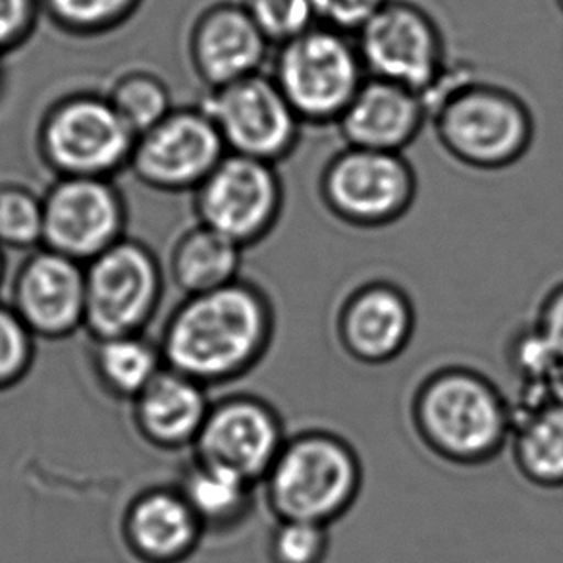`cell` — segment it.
I'll return each instance as SVG.
<instances>
[{
	"label": "cell",
	"instance_id": "obj_20",
	"mask_svg": "<svg viewBox=\"0 0 563 563\" xmlns=\"http://www.w3.org/2000/svg\"><path fill=\"white\" fill-rule=\"evenodd\" d=\"M427 122L429 112L421 95L394 81L367 76L336 125L345 145L404 153Z\"/></svg>",
	"mask_w": 563,
	"mask_h": 563
},
{
	"label": "cell",
	"instance_id": "obj_4",
	"mask_svg": "<svg viewBox=\"0 0 563 563\" xmlns=\"http://www.w3.org/2000/svg\"><path fill=\"white\" fill-rule=\"evenodd\" d=\"M442 150L477 170H504L531 150L534 118L511 89L467 71L429 112Z\"/></svg>",
	"mask_w": 563,
	"mask_h": 563
},
{
	"label": "cell",
	"instance_id": "obj_23",
	"mask_svg": "<svg viewBox=\"0 0 563 563\" xmlns=\"http://www.w3.org/2000/svg\"><path fill=\"white\" fill-rule=\"evenodd\" d=\"M243 247L212 228L197 222L181 232L168 257L174 286L188 298L219 290L242 278Z\"/></svg>",
	"mask_w": 563,
	"mask_h": 563
},
{
	"label": "cell",
	"instance_id": "obj_9",
	"mask_svg": "<svg viewBox=\"0 0 563 563\" xmlns=\"http://www.w3.org/2000/svg\"><path fill=\"white\" fill-rule=\"evenodd\" d=\"M199 107L217 125L228 153L278 165L298 147L303 122L271 74L257 71L209 89Z\"/></svg>",
	"mask_w": 563,
	"mask_h": 563
},
{
	"label": "cell",
	"instance_id": "obj_17",
	"mask_svg": "<svg viewBox=\"0 0 563 563\" xmlns=\"http://www.w3.org/2000/svg\"><path fill=\"white\" fill-rule=\"evenodd\" d=\"M120 537L140 563H186L203 544L205 532L178 485H157L125 504Z\"/></svg>",
	"mask_w": 563,
	"mask_h": 563
},
{
	"label": "cell",
	"instance_id": "obj_25",
	"mask_svg": "<svg viewBox=\"0 0 563 563\" xmlns=\"http://www.w3.org/2000/svg\"><path fill=\"white\" fill-rule=\"evenodd\" d=\"M109 101L135 135L147 132L174 109L165 79L155 71H122L110 86Z\"/></svg>",
	"mask_w": 563,
	"mask_h": 563
},
{
	"label": "cell",
	"instance_id": "obj_19",
	"mask_svg": "<svg viewBox=\"0 0 563 563\" xmlns=\"http://www.w3.org/2000/svg\"><path fill=\"white\" fill-rule=\"evenodd\" d=\"M511 404L509 455L517 473L542 490L563 488V378L527 386Z\"/></svg>",
	"mask_w": 563,
	"mask_h": 563
},
{
	"label": "cell",
	"instance_id": "obj_22",
	"mask_svg": "<svg viewBox=\"0 0 563 563\" xmlns=\"http://www.w3.org/2000/svg\"><path fill=\"white\" fill-rule=\"evenodd\" d=\"M176 485L203 527L205 539L232 537L255 514L258 485L196 457H189Z\"/></svg>",
	"mask_w": 563,
	"mask_h": 563
},
{
	"label": "cell",
	"instance_id": "obj_27",
	"mask_svg": "<svg viewBox=\"0 0 563 563\" xmlns=\"http://www.w3.org/2000/svg\"><path fill=\"white\" fill-rule=\"evenodd\" d=\"M43 242V196L22 181L0 180V247L35 250Z\"/></svg>",
	"mask_w": 563,
	"mask_h": 563
},
{
	"label": "cell",
	"instance_id": "obj_15",
	"mask_svg": "<svg viewBox=\"0 0 563 563\" xmlns=\"http://www.w3.org/2000/svg\"><path fill=\"white\" fill-rule=\"evenodd\" d=\"M9 306L37 340L58 342L86 324V265L40 247L18 266Z\"/></svg>",
	"mask_w": 563,
	"mask_h": 563
},
{
	"label": "cell",
	"instance_id": "obj_28",
	"mask_svg": "<svg viewBox=\"0 0 563 563\" xmlns=\"http://www.w3.org/2000/svg\"><path fill=\"white\" fill-rule=\"evenodd\" d=\"M330 552V527L298 519H274L266 539L268 563H324Z\"/></svg>",
	"mask_w": 563,
	"mask_h": 563
},
{
	"label": "cell",
	"instance_id": "obj_16",
	"mask_svg": "<svg viewBox=\"0 0 563 563\" xmlns=\"http://www.w3.org/2000/svg\"><path fill=\"white\" fill-rule=\"evenodd\" d=\"M417 327L413 299L396 282L368 280L345 294L336 309L334 334L350 360L383 367L411 344Z\"/></svg>",
	"mask_w": 563,
	"mask_h": 563
},
{
	"label": "cell",
	"instance_id": "obj_7",
	"mask_svg": "<svg viewBox=\"0 0 563 563\" xmlns=\"http://www.w3.org/2000/svg\"><path fill=\"white\" fill-rule=\"evenodd\" d=\"M165 296L157 255L140 240L122 238L86 265L87 336L145 334Z\"/></svg>",
	"mask_w": 563,
	"mask_h": 563
},
{
	"label": "cell",
	"instance_id": "obj_24",
	"mask_svg": "<svg viewBox=\"0 0 563 563\" xmlns=\"http://www.w3.org/2000/svg\"><path fill=\"white\" fill-rule=\"evenodd\" d=\"M89 368L109 398L132 404L166 367L158 340L147 334L89 338Z\"/></svg>",
	"mask_w": 563,
	"mask_h": 563
},
{
	"label": "cell",
	"instance_id": "obj_14",
	"mask_svg": "<svg viewBox=\"0 0 563 563\" xmlns=\"http://www.w3.org/2000/svg\"><path fill=\"white\" fill-rule=\"evenodd\" d=\"M124 196L110 178H56L43 194V242L81 265L125 238Z\"/></svg>",
	"mask_w": 563,
	"mask_h": 563
},
{
	"label": "cell",
	"instance_id": "obj_11",
	"mask_svg": "<svg viewBox=\"0 0 563 563\" xmlns=\"http://www.w3.org/2000/svg\"><path fill=\"white\" fill-rule=\"evenodd\" d=\"M197 222L240 247L263 242L280 220L284 186L276 165L227 153L194 191Z\"/></svg>",
	"mask_w": 563,
	"mask_h": 563
},
{
	"label": "cell",
	"instance_id": "obj_8",
	"mask_svg": "<svg viewBox=\"0 0 563 563\" xmlns=\"http://www.w3.org/2000/svg\"><path fill=\"white\" fill-rule=\"evenodd\" d=\"M319 196L344 224L390 227L415 203L417 174L404 153L345 145L322 166Z\"/></svg>",
	"mask_w": 563,
	"mask_h": 563
},
{
	"label": "cell",
	"instance_id": "obj_33",
	"mask_svg": "<svg viewBox=\"0 0 563 563\" xmlns=\"http://www.w3.org/2000/svg\"><path fill=\"white\" fill-rule=\"evenodd\" d=\"M532 324L539 330L550 352L554 353L555 360L563 365V282L555 284L542 298Z\"/></svg>",
	"mask_w": 563,
	"mask_h": 563
},
{
	"label": "cell",
	"instance_id": "obj_31",
	"mask_svg": "<svg viewBox=\"0 0 563 563\" xmlns=\"http://www.w3.org/2000/svg\"><path fill=\"white\" fill-rule=\"evenodd\" d=\"M41 12V0H0V58L32 40Z\"/></svg>",
	"mask_w": 563,
	"mask_h": 563
},
{
	"label": "cell",
	"instance_id": "obj_13",
	"mask_svg": "<svg viewBox=\"0 0 563 563\" xmlns=\"http://www.w3.org/2000/svg\"><path fill=\"white\" fill-rule=\"evenodd\" d=\"M290 432L278 409L257 394L212 399L191 457L261 485Z\"/></svg>",
	"mask_w": 563,
	"mask_h": 563
},
{
	"label": "cell",
	"instance_id": "obj_29",
	"mask_svg": "<svg viewBox=\"0 0 563 563\" xmlns=\"http://www.w3.org/2000/svg\"><path fill=\"white\" fill-rule=\"evenodd\" d=\"M35 342L14 309L0 301V394L14 390L30 376L37 355Z\"/></svg>",
	"mask_w": 563,
	"mask_h": 563
},
{
	"label": "cell",
	"instance_id": "obj_5",
	"mask_svg": "<svg viewBox=\"0 0 563 563\" xmlns=\"http://www.w3.org/2000/svg\"><path fill=\"white\" fill-rule=\"evenodd\" d=\"M135 133L107 95L60 97L41 118L37 151L56 178H114L130 166Z\"/></svg>",
	"mask_w": 563,
	"mask_h": 563
},
{
	"label": "cell",
	"instance_id": "obj_26",
	"mask_svg": "<svg viewBox=\"0 0 563 563\" xmlns=\"http://www.w3.org/2000/svg\"><path fill=\"white\" fill-rule=\"evenodd\" d=\"M143 0H41L43 14L60 32L97 37L114 32L133 18Z\"/></svg>",
	"mask_w": 563,
	"mask_h": 563
},
{
	"label": "cell",
	"instance_id": "obj_35",
	"mask_svg": "<svg viewBox=\"0 0 563 563\" xmlns=\"http://www.w3.org/2000/svg\"><path fill=\"white\" fill-rule=\"evenodd\" d=\"M555 4H558V9L562 10L563 12V0H555Z\"/></svg>",
	"mask_w": 563,
	"mask_h": 563
},
{
	"label": "cell",
	"instance_id": "obj_30",
	"mask_svg": "<svg viewBox=\"0 0 563 563\" xmlns=\"http://www.w3.org/2000/svg\"><path fill=\"white\" fill-rule=\"evenodd\" d=\"M240 4L273 47L317 24L311 0H240Z\"/></svg>",
	"mask_w": 563,
	"mask_h": 563
},
{
	"label": "cell",
	"instance_id": "obj_1",
	"mask_svg": "<svg viewBox=\"0 0 563 563\" xmlns=\"http://www.w3.org/2000/svg\"><path fill=\"white\" fill-rule=\"evenodd\" d=\"M274 336L273 299L255 282L238 278L181 299L166 317L158 345L166 367L211 390L255 371Z\"/></svg>",
	"mask_w": 563,
	"mask_h": 563
},
{
	"label": "cell",
	"instance_id": "obj_34",
	"mask_svg": "<svg viewBox=\"0 0 563 563\" xmlns=\"http://www.w3.org/2000/svg\"><path fill=\"white\" fill-rule=\"evenodd\" d=\"M4 273H7V263H4L2 247H0V286H2V282H4Z\"/></svg>",
	"mask_w": 563,
	"mask_h": 563
},
{
	"label": "cell",
	"instance_id": "obj_32",
	"mask_svg": "<svg viewBox=\"0 0 563 563\" xmlns=\"http://www.w3.org/2000/svg\"><path fill=\"white\" fill-rule=\"evenodd\" d=\"M386 0H311L317 24L355 35Z\"/></svg>",
	"mask_w": 563,
	"mask_h": 563
},
{
	"label": "cell",
	"instance_id": "obj_6",
	"mask_svg": "<svg viewBox=\"0 0 563 563\" xmlns=\"http://www.w3.org/2000/svg\"><path fill=\"white\" fill-rule=\"evenodd\" d=\"M303 124H336L367 78L355 37L327 25L276 47L271 71Z\"/></svg>",
	"mask_w": 563,
	"mask_h": 563
},
{
	"label": "cell",
	"instance_id": "obj_21",
	"mask_svg": "<svg viewBox=\"0 0 563 563\" xmlns=\"http://www.w3.org/2000/svg\"><path fill=\"white\" fill-rule=\"evenodd\" d=\"M211 404L209 388L165 367L130 404L133 429L161 452L191 450Z\"/></svg>",
	"mask_w": 563,
	"mask_h": 563
},
{
	"label": "cell",
	"instance_id": "obj_18",
	"mask_svg": "<svg viewBox=\"0 0 563 563\" xmlns=\"http://www.w3.org/2000/svg\"><path fill=\"white\" fill-rule=\"evenodd\" d=\"M188 47L197 78L209 91L263 71L273 45L240 2H217L196 18Z\"/></svg>",
	"mask_w": 563,
	"mask_h": 563
},
{
	"label": "cell",
	"instance_id": "obj_10",
	"mask_svg": "<svg viewBox=\"0 0 563 563\" xmlns=\"http://www.w3.org/2000/svg\"><path fill=\"white\" fill-rule=\"evenodd\" d=\"M353 37L367 76L409 87L419 95L450 64L437 20L409 0H386Z\"/></svg>",
	"mask_w": 563,
	"mask_h": 563
},
{
	"label": "cell",
	"instance_id": "obj_3",
	"mask_svg": "<svg viewBox=\"0 0 563 563\" xmlns=\"http://www.w3.org/2000/svg\"><path fill=\"white\" fill-rule=\"evenodd\" d=\"M274 519L330 525L344 519L363 490V463L350 440L329 429L288 434L261 481Z\"/></svg>",
	"mask_w": 563,
	"mask_h": 563
},
{
	"label": "cell",
	"instance_id": "obj_12",
	"mask_svg": "<svg viewBox=\"0 0 563 563\" xmlns=\"http://www.w3.org/2000/svg\"><path fill=\"white\" fill-rule=\"evenodd\" d=\"M227 153L217 125L197 104L173 109L140 133L128 168L147 188L194 194Z\"/></svg>",
	"mask_w": 563,
	"mask_h": 563
},
{
	"label": "cell",
	"instance_id": "obj_2",
	"mask_svg": "<svg viewBox=\"0 0 563 563\" xmlns=\"http://www.w3.org/2000/svg\"><path fill=\"white\" fill-rule=\"evenodd\" d=\"M407 417L417 442L455 467H481L508 448L511 404L493 378L467 365H442L413 386Z\"/></svg>",
	"mask_w": 563,
	"mask_h": 563
}]
</instances>
